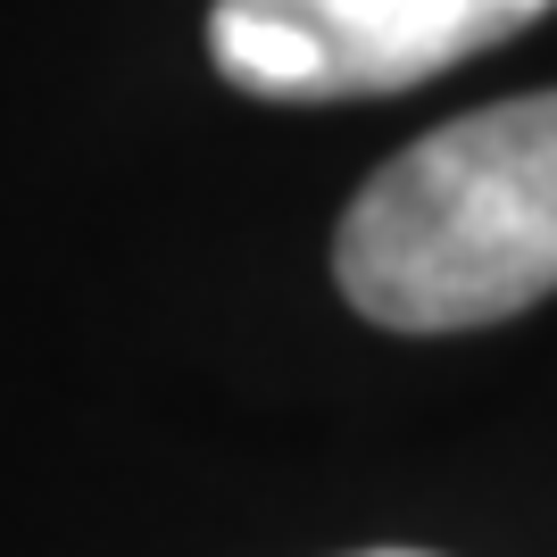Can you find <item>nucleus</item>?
Segmentation results:
<instances>
[{
    "mask_svg": "<svg viewBox=\"0 0 557 557\" xmlns=\"http://www.w3.org/2000/svg\"><path fill=\"white\" fill-rule=\"evenodd\" d=\"M557 0H216L209 59L258 100L408 92L524 34Z\"/></svg>",
    "mask_w": 557,
    "mask_h": 557,
    "instance_id": "f03ea898",
    "label": "nucleus"
},
{
    "mask_svg": "<svg viewBox=\"0 0 557 557\" xmlns=\"http://www.w3.org/2000/svg\"><path fill=\"white\" fill-rule=\"evenodd\" d=\"M367 557H424V549H367Z\"/></svg>",
    "mask_w": 557,
    "mask_h": 557,
    "instance_id": "7ed1b4c3",
    "label": "nucleus"
},
{
    "mask_svg": "<svg viewBox=\"0 0 557 557\" xmlns=\"http://www.w3.org/2000/svg\"><path fill=\"white\" fill-rule=\"evenodd\" d=\"M349 308L383 333H474L557 292V92L408 141L333 233Z\"/></svg>",
    "mask_w": 557,
    "mask_h": 557,
    "instance_id": "f257e3e1",
    "label": "nucleus"
}]
</instances>
